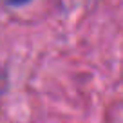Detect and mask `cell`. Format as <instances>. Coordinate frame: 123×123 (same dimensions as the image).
I'll return each instance as SVG.
<instances>
[{
  "label": "cell",
  "mask_w": 123,
  "mask_h": 123,
  "mask_svg": "<svg viewBox=\"0 0 123 123\" xmlns=\"http://www.w3.org/2000/svg\"><path fill=\"white\" fill-rule=\"evenodd\" d=\"M9 6H24V4H27L29 0H6Z\"/></svg>",
  "instance_id": "cell-1"
},
{
  "label": "cell",
  "mask_w": 123,
  "mask_h": 123,
  "mask_svg": "<svg viewBox=\"0 0 123 123\" xmlns=\"http://www.w3.org/2000/svg\"><path fill=\"white\" fill-rule=\"evenodd\" d=\"M2 83H4V78H2V73H0V92H2Z\"/></svg>",
  "instance_id": "cell-2"
}]
</instances>
